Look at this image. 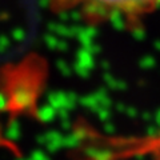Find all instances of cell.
I'll use <instances>...</instances> for the list:
<instances>
[{
	"instance_id": "6da1fadb",
	"label": "cell",
	"mask_w": 160,
	"mask_h": 160,
	"mask_svg": "<svg viewBox=\"0 0 160 160\" xmlns=\"http://www.w3.org/2000/svg\"><path fill=\"white\" fill-rule=\"evenodd\" d=\"M55 13L76 16L84 23L131 27L160 7V0H48Z\"/></svg>"
}]
</instances>
